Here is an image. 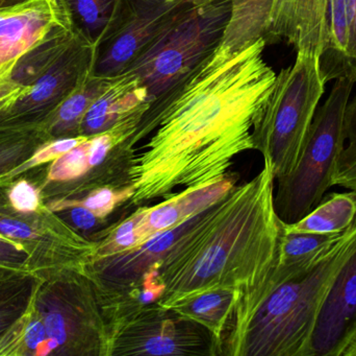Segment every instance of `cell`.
Wrapping results in <instances>:
<instances>
[{
  "mask_svg": "<svg viewBox=\"0 0 356 356\" xmlns=\"http://www.w3.org/2000/svg\"><path fill=\"white\" fill-rule=\"evenodd\" d=\"M263 38L236 50L220 44L160 107L145 112L129 146L154 132L131 157V205L202 188L226 177L234 159L254 150L253 125L276 73L264 58Z\"/></svg>",
  "mask_w": 356,
  "mask_h": 356,
  "instance_id": "cell-1",
  "label": "cell"
},
{
  "mask_svg": "<svg viewBox=\"0 0 356 356\" xmlns=\"http://www.w3.org/2000/svg\"><path fill=\"white\" fill-rule=\"evenodd\" d=\"M274 182L271 164L264 160L257 177L194 217L159 263L165 288L160 309L170 311L211 291L241 292L273 271L286 224L276 210Z\"/></svg>",
  "mask_w": 356,
  "mask_h": 356,
  "instance_id": "cell-2",
  "label": "cell"
},
{
  "mask_svg": "<svg viewBox=\"0 0 356 356\" xmlns=\"http://www.w3.org/2000/svg\"><path fill=\"white\" fill-rule=\"evenodd\" d=\"M356 249V222L313 267L282 275L273 271L238 292L221 355L309 356L324 300Z\"/></svg>",
  "mask_w": 356,
  "mask_h": 356,
  "instance_id": "cell-3",
  "label": "cell"
},
{
  "mask_svg": "<svg viewBox=\"0 0 356 356\" xmlns=\"http://www.w3.org/2000/svg\"><path fill=\"white\" fill-rule=\"evenodd\" d=\"M294 64L276 75L273 89L252 130L254 150L273 169L275 180L292 173L325 92L319 54L296 52Z\"/></svg>",
  "mask_w": 356,
  "mask_h": 356,
  "instance_id": "cell-4",
  "label": "cell"
},
{
  "mask_svg": "<svg viewBox=\"0 0 356 356\" xmlns=\"http://www.w3.org/2000/svg\"><path fill=\"white\" fill-rule=\"evenodd\" d=\"M230 17V0H198L127 68L147 92V111L160 107L217 49Z\"/></svg>",
  "mask_w": 356,
  "mask_h": 356,
  "instance_id": "cell-5",
  "label": "cell"
},
{
  "mask_svg": "<svg viewBox=\"0 0 356 356\" xmlns=\"http://www.w3.org/2000/svg\"><path fill=\"white\" fill-rule=\"evenodd\" d=\"M355 84L350 77L336 79L327 100L316 111L296 167L277 180L275 207L286 224L296 223L311 212L334 186L346 141L345 111Z\"/></svg>",
  "mask_w": 356,
  "mask_h": 356,
  "instance_id": "cell-6",
  "label": "cell"
},
{
  "mask_svg": "<svg viewBox=\"0 0 356 356\" xmlns=\"http://www.w3.org/2000/svg\"><path fill=\"white\" fill-rule=\"evenodd\" d=\"M48 356H108V330L89 275L62 270L41 275L33 299Z\"/></svg>",
  "mask_w": 356,
  "mask_h": 356,
  "instance_id": "cell-7",
  "label": "cell"
},
{
  "mask_svg": "<svg viewBox=\"0 0 356 356\" xmlns=\"http://www.w3.org/2000/svg\"><path fill=\"white\" fill-rule=\"evenodd\" d=\"M267 44L286 42L295 52L319 54L324 83L356 72L349 56L350 10L348 0H266Z\"/></svg>",
  "mask_w": 356,
  "mask_h": 356,
  "instance_id": "cell-8",
  "label": "cell"
},
{
  "mask_svg": "<svg viewBox=\"0 0 356 356\" xmlns=\"http://www.w3.org/2000/svg\"><path fill=\"white\" fill-rule=\"evenodd\" d=\"M198 0H118L96 45L93 71L122 75Z\"/></svg>",
  "mask_w": 356,
  "mask_h": 356,
  "instance_id": "cell-9",
  "label": "cell"
},
{
  "mask_svg": "<svg viewBox=\"0 0 356 356\" xmlns=\"http://www.w3.org/2000/svg\"><path fill=\"white\" fill-rule=\"evenodd\" d=\"M0 235L24 245L41 275L62 270L89 274L95 240H87L46 204L35 212L15 210L0 186Z\"/></svg>",
  "mask_w": 356,
  "mask_h": 356,
  "instance_id": "cell-10",
  "label": "cell"
},
{
  "mask_svg": "<svg viewBox=\"0 0 356 356\" xmlns=\"http://www.w3.org/2000/svg\"><path fill=\"white\" fill-rule=\"evenodd\" d=\"M158 304L134 309L108 323L110 355H215L211 336L195 330L197 324Z\"/></svg>",
  "mask_w": 356,
  "mask_h": 356,
  "instance_id": "cell-11",
  "label": "cell"
},
{
  "mask_svg": "<svg viewBox=\"0 0 356 356\" xmlns=\"http://www.w3.org/2000/svg\"><path fill=\"white\" fill-rule=\"evenodd\" d=\"M96 45L77 33L56 63L22 93L0 107V125H40L93 70Z\"/></svg>",
  "mask_w": 356,
  "mask_h": 356,
  "instance_id": "cell-12",
  "label": "cell"
},
{
  "mask_svg": "<svg viewBox=\"0 0 356 356\" xmlns=\"http://www.w3.org/2000/svg\"><path fill=\"white\" fill-rule=\"evenodd\" d=\"M68 26L73 25L62 0H29L0 8V84L10 79L24 54Z\"/></svg>",
  "mask_w": 356,
  "mask_h": 356,
  "instance_id": "cell-13",
  "label": "cell"
},
{
  "mask_svg": "<svg viewBox=\"0 0 356 356\" xmlns=\"http://www.w3.org/2000/svg\"><path fill=\"white\" fill-rule=\"evenodd\" d=\"M356 342V249L324 300L309 356H347Z\"/></svg>",
  "mask_w": 356,
  "mask_h": 356,
  "instance_id": "cell-14",
  "label": "cell"
},
{
  "mask_svg": "<svg viewBox=\"0 0 356 356\" xmlns=\"http://www.w3.org/2000/svg\"><path fill=\"white\" fill-rule=\"evenodd\" d=\"M229 176L202 188H188L175 194L161 204L143 207V215L138 226V246L144 244L154 234L182 225L207 210L234 187ZM137 246V247H138Z\"/></svg>",
  "mask_w": 356,
  "mask_h": 356,
  "instance_id": "cell-15",
  "label": "cell"
},
{
  "mask_svg": "<svg viewBox=\"0 0 356 356\" xmlns=\"http://www.w3.org/2000/svg\"><path fill=\"white\" fill-rule=\"evenodd\" d=\"M149 106L147 92L139 77L125 71L113 77L108 87L94 100L83 117L79 136L97 135L127 115Z\"/></svg>",
  "mask_w": 356,
  "mask_h": 356,
  "instance_id": "cell-16",
  "label": "cell"
},
{
  "mask_svg": "<svg viewBox=\"0 0 356 356\" xmlns=\"http://www.w3.org/2000/svg\"><path fill=\"white\" fill-rule=\"evenodd\" d=\"M238 292L211 291L175 305L171 313L204 328L211 336L213 351L221 355L224 336L234 315Z\"/></svg>",
  "mask_w": 356,
  "mask_h": 356,
  "instance_id": "cell-17",
  "label": "cell"
},
{
  "mask_svg": "<svg viewBox=\"0 0 356 356\" xmlns=\"http://www.w3.org/2000/svg\"><path fill=\"white\" fill-rule=\"evenodd\" d=\"M113 77H100L92 70L72 93L42 123L50 139L79 136L86 113L94 100L108 87Z\"/></svg>",
  "mask_w": 356,
  "mask_h": 356,
  "instance_id": "cell-18",
  "label": "cell"
},
{
  "mask_svg": "<svg viewBox=\"0 0 356 356\" xmlns=\"http://www.w3.org/2000/svg\"><path fill=\"white\" fill-rule=\"evenodd\" d=\"M356 222V192L324 196L321 202L296 223L284 224V231L295 233H343Z\"/></svg>",
  "mask_w": 356,
  "mask_h": 356,
  "instance_id": "cell-19",
  "label": "cell"
},
{
  "mask_svg": "<svg viewBox=\"0 0 356 356\" xmlns=\"http://www.w3.org/2000/svg\"><path fill=\"white\" fill-rule=\"evenodd\" d=\"M343 233H295L284 231L276 269L292 275L313 267L342 238Z\"/></svg>",
  "mask_w": 356,
  "mask_h": 356,
  "instance_id": "cell-20",
  "label": "cell"
},
{
  "mask_svg": "<svg viewBox=\"0 0 356 356\" xmlns=\"http://www.w3.org/2000/svg\"><path fill=\"white\" fill-rule=\"evenodd\" d=\"M77 33L72 26L58 29L23 56L10 79L23 87L35 83L58 61Z\"/></svg>",
  "mask_w": 356,
  "mask_h": 356,
  "instance_id": "cell-21",
  "label": "cell"
},
{
  "mask_svg": "<svg viewBox=\"0 0 356 356\" xmlns=\"http://www.w3.org/2000/svg\"><path fill=\"white\" fill-rule=\"evenodd\" d=\"M51 140L42 125H0V186L4 175Z\"/></svg>",
  "mask_w": 356,
  "mask_h": 356,
  "instance_id": "cell-22",
  "label": "cell"
},
{
  "mask_svg": "<svg viewBox=\"0 0 356 356\" xmlns=\"http://www.w3.org/2000/svg\"><path fill=\"white\" fill-rule=\"evenodd\" d=\"M41 274L18 272L0 278V336L29 309Z\"/></svg>",
  "mask_w": 356,
  "mask_h": 356,
  "instance_id": "cell-23",
  "label": "cell"
},
{
  "mask_svg": "<svg viewBox=\"0 0 356 356\" xmlns=\"http://www.w3.org/2000/svg\"><path fill=\"white\" fill-rule=\"evenodd\" d=\"M75 31L97 45L118 0H62Z\"/></svg>",
  "mask_w": 356,
  "mask_h": 356,
  "instance_id": "cell-24",
  "label": "cell"
},
{
  "mask_svg": "<svg viewBox=\"0 0 356 356\" xmlns=\"http://www.w3.org/2000/svg\"><path fill=\"white\" fill-rule=\"evenodd\" d=\"M133 194L129 186L121 190L104 186L92 189L83 199L54 198L45 204L54 212H60L70 206L85 207L104 221L120 203L129 200Z\"/></svg>",
  "mask_w": 356,
  "mask_h": 356,
  "instance_id": "cell-25",
  "label": "cell"
},
{
  "mask_svg": "<svg viewBox=\"0 0 356 356\" xmlns=\"http://www.w3.org/2000/svg\"><path fill=\"white\" fill-rule=\"evenodd\" d=\"M142 215L143 207H140L131 217L119 222L117 225L106 230V232H102L99 240H95V252L92 263L136 248L139 242L137 229Z\"/></svg>",
  "mask_w": 356,
  "mask_h": 356,
  "instance_id": "cell-26",
  "label": "cell"
},
{
  "mask_svg": "<svg viewBox=\"0 0 356 356\" xmlns=\"http://www.w3.org/2000/svg\"><path fill=\"white\" fill-rule=\"evenodd\" d=\"M92 171L89 158V137L66 154L52 161L42 181L41 189L52 184L79 181Z\"/></svg>",
  "mask_w": 356,
  "mask_h": 356,
  "instance_id": "cell-27",
  "label": "cell"
},
{
  "mask_svg": "<svg viewBox=\"0 0 356 356\" xmlns=\"http://www.w3.org/2000/svg\"><path fill=\"white\" fill-rule=\"evenodd\" d=\"M87 138L86 136H76V137L48 140L45 144H42L22 164L19 165L16 169L4 175L1 179L2 185H6L10 182L14 181L16 178L20 177L27 171L35 169V167L47 164V163H51L58 157L66 154L67 152L72 150L73 148L79 146L81 142L85 141Z\"/></svg>",
  "mask_w": 356,
  "mask_h": 356,
  "instance_id": "cell-28",
  "label": "cell"
},
{
  "mask_svg": "<svg viewBox=\"0 0 356 356\" xmlns=\"http://www.w3.org/2000/svg\"><path fill=\"white\" fill-rule=\"evenodd\" d=\"M6 196L10 206L20 212H35L45 205L41 187L26 178L6 184Z\"/></svg>",
  "mask_w": 356,
  "mask_h": 356,
  "instance_id": "cell-29",
  "label": "cell"
},
{
  "mask_svg": "<svg viewBox=\"0 0 356 356\" xmlns=\"http://www.w3.org/2000/svg\"><path fill=\"white\" fill-rule=\"evenodd\" d=\"M0 265L40 274L29 249L2 235H0Z\"/></svg>",
  "mask_w": 356,
  "mask_h": 356,
  "instance_id": "cell-30",
  "label": "cell"
},
{
  "mask_svg": "<svg viewBox=\"0 0 356 356\" xmlns=\"http://www.w3.org/2000/svg\"><path fill=\"white\" fill-rule=\"evenodd\" d=\"M334 185L356 192V148H345L334 177Z\"/></svg>",
  "mask_w": 356,
  "mask_h": 356,
  "instance_id": "cell-31",
  "label": "cell"
},
{
  "mask_svg": "<svg viewBox=\"0 0 356 356\" xmlns=\"http://www.w3.org/2000/svg\"><path fill=\"white\" fill-rule=\"evenodd\" d=\"M56 213H60V215L65 213L66 217L60 215V217L74 229L81 230V231H89L102 222V219H98L93 212L81 206H70Z\"/></svg>",
  "mask_w": 356,
  "mask_h": 356,
  "instance_id": "cell-32",
  "label": "cell"
},
{
  "mask_svg": "<svg viewBox=\"0 0 356 356\" xmlns=\"http://www.w3.org/2000/svg\"><path fill=\"white\" fill-rule=\"evenodd\" d=\"M344 132L346 140L349 141V146L356 148V96L347 105L344 117Z\"/></svg>",
  "mask_w": 356,
  "mask_h": 356,
  "instance_id": "cell-33",
  "label": "cell"
},
{
  "mask_svg": "<svg viewBox=\"0 0 356 356\" xmlns=\"http://www.w3.org/2000/svg\"><path fill=\"white\" fill-rule=\"evenodd\" d=\"M350 10V35H349L348 52L356 72V0H348Z\"/></svg>",
  "mask_w": 356,
  "mask_h": 356,
  "instance_id": "cell-34",
  "label": "cell"
},
{
  "mask_svg": "<svg viewBox=\"0 0 356 356\" xmlns=\"http://www.w3.org/2000/svg\"><path fill=\"white\" fill-rule=\"evenodd\" d=\"M25 87L18 85L12 79L0 84V107L3 106L6 102H10L13 98H17L19 94L22 93Z\"/></svg>",
  "mask_w": 356,
  "mask_h": 356,
  "instance_id": "cell-35",
  "label": "cell"
},
{
  "mask_svg": "<svg viewBox=\"0 0 356 356\" xmlns=\"http://www.w3.org/2000/svg\"><path fill=\"white\" fill-rule=\"evenodd\" d=\"M18 272H27L23 270L16 269V268L6 267V265H0V278L6 277V276L12 275V274L18 273Z\"/></svg>",
  "mask_w": 356,
  "mask_h": 356,
  "instance_id": "cell-36",
  "label": "cell"
},
{
  "mask_svg": "<svg viewBox=\"0 0 356 356\" xmlns=\"http://www.w3.org/2000/svg\"><path fill=\"white\" fill-rule=\"evenodd\" d=\"M27 1L29 0H0V8H10Z\"/></svg>",
  "mask_w": 356,
  "mask_h": 356,
  "instance_id": "cell-37",
  "label": "cell"
},
{
  "mask_svg": "<svg viewBox=\"0 0 356 356\" xmlns=\"http://www.w3.org/2000/svg\"><path fill=\"white\" fill-rule=\"evenodd\" d=\"M347 356H356V342L353 344V346L351 347L350 350H349L348 355Z\"/></svg>",
  "mask_w": 356,
  "mask_h": 356,
  "instance_id": "cell-38",
  "label": "cell"
}]
</instances>
